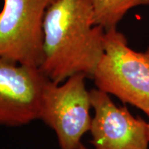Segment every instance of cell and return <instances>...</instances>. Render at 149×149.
<instances>
[{
    "instance_id": "obj_1",
    "label": "cell",
    "mask_w": 149,
    "mask_h": 149,
    "mask_svg": "<svg viewBox=\"0 0 149 149\" xmlns=\"http://www.w3.org/2000/svg\"><path fill=\"white\" fill-rule=\"evenodd\" d=\"M44 56L40 69L61 84L82 73L92 78L104 52L105 30L94 22L91 0H55L43 23Z\"/></svg>"
},
{
    "instance_id": "obj_2",
    "label": "cell",
    "mask_w": 149,
    "mask_h": 149,
    "mask_svg": "<svg viewBox=\"0 0 149 149\" xmlns=\"http://www.w3.org/2000/svg\"><path fill=\"white\" fill-rule=\"evenodd\" d=\"M97 89L149 118V47L136 52L117 27L105 31L104 52L92 76Z\"/></svg>"
},
{
    "instance_id": "obj_3",
    "label": "cell",
    "mask_w": 149,
    "mask_h": 149,
    "mask_svg": "<svg viewBox=\"0 0 149 149\" xmlns=\"http://www.w3.org/2000/svg\"><path fill=\"white\" fill-rule=\"evenodd\" d=\"M85 74L70 76L61 84L50 80L43 91L40 118L57 137L61 149H80L81 139L91 130V92Z\"/></svg>"
},
{
    "instance_id": "obj_4",
    "label": "cell",
    "mask_w": 149,
    "mask_h": 149,
    "mask_svg": "<svg viewBox=\"0 0 149 149\" xmlns=\"http://www.w3.org/2000/svg\"><path fill=\"white\" fill-rule=\"evenodd\" d=\"M54 1L3 0L0 12V57L40 67L44 56V17Z\"/></svg>"
},
{
    "instance_id": "obj_5",
    "label": "cell",
    "mask_w": 149,
    "mask_h": 149,
    "mask_svg": "<svg viewBox=\"0 0 149 149\" xmlns=\"http://www.w3.org/2000/svg\"><path fill=\"white\" fill-rule=\"evenodd\" d=\"M49 80L39 67L0 57V124L17 127L39 119Z\"/></svg>"
},
{
    "instance_id": "obj_6",
    "label": "cell",
    "mask_w": 149,
    "mask_h": 149,
    "mask_svg": "<svg viewBox=\"0 0 149 149\" xmlns=\"http://www.w3.org/2000/svg\"><path fill=\"white\" fill-rule=\"evenodd\" d=\"M95 115L90 132L95 149H148L149 124L134 117L126 106H118L109 94L92 89Z\"/></svg>"
},
{
    "instance_id": "obj_7",
    "label": "cell",
    "mask_w": 149,
    "mask_h": 149,
    "mask_svg": "<svg viewBox=\"0 0 149 149\" xmlns=\"http://www.w3.org/2000/svg\"><path fill=\"white\" fill-rule=\"evenodd\" d=\"M94 22L105 31L117 27L128 11L139 6L149 7V0H91Z\"/></svg>"
},
{
    "instance_id": "obj_8",
    "label": "cell",
    "mask_w": 149,
    "mask_h": 149,
    "mask_svg": "<svg viewBox=\"0 0 149 149\" xmlns=\"http://www.w3.org/2000/svg\"><path fill=\"white\" fill-rule=\"evenodd\" d=\"M80 149H88V148H87L85 147L84 144H81V145H80Z\"/></svg>"
},
{
    "instance_id": "obj_9",
    "label": "cell",
    "mask_w": 149,
    "mask_h": 149,
    "mask_svg": "<svg viewBox=\"0 0 149 149\" xmlns=\"http://www.w3.org/2000/svg\"><path fill=\"white\" fill-rule=\"evenodd\" d=\"M148 124H149V121H148Z\"/></svg>"
}]
</instances>
